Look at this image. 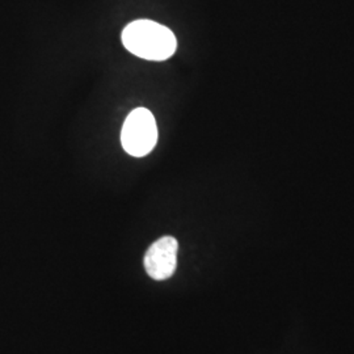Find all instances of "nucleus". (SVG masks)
Wrapping results in <instances>:
<instances>
[{
	"mask_svg": "<svg viewBox=\"0 0 354 354\" xmlns=\"http://www.w3.org/2000/svg\"><path fill=\"white\" fill-rule=\"evenodd\" d=\"M121 37L127 50L147 61H165L176 51L177 41L172 30L151 20L130 23Z\"/></svg>",
	"mask_w": 354,
	"mask_h": 354,
	"instance_id": "1",
	"label": "nucleus"
},
{
	"mask_svg": "<svg viewBox=\"0 0 354 354\" xmlns=\"http://www.w3.org/2000/svg\"><path fill=\"white\" fill-rule=\"evenodd\" d=\"M121 142L125 151L131 156L149 155L158 142V127L153 114L146 108L131 111L124 122Z\"/></svg>",
	"mask_w": 354,
	"mask_h": 354,
	"instance_id": "2",
	"label": "nucleus"
},
{
	"mask_svg": "<svg viewBox=\"0 0 354 354\" xmlns=\"http://www.w3.org/2000/svg\"><path fill=\"white\" fill-rule=\"evenodd\" d=\"M178 243L174 236H163L155 241L145 254V269L151 279H169L177 266Z\"/></svg>",
	"mask_w": 354,
	"mask_h": 354,
	"instance_id": "3",
	"label": "nucleus"
}]
</instances>
